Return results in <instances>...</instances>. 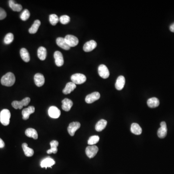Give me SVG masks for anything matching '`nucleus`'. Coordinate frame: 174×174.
<instances>
[{
	"label": "nucleus",
	"mask_w": 174,
	"mask_h": 174,
	"mask_svg": "<svg viewBox=\"0 0 174 174\" xmlns=\"http://www.w3.org/2000/svg\"><path fill=\"white\" fill-rule=\"evenodd\" d=\"M15 81V76L14 74L9 72L2 78L1 82L4 86L11 87L14 84Z\"/></svg>",
	"instance_id": "nucleus-1"
},
{
	"label": "nucleus",
	"mask_w": 174,
	"mask_h": 174,
	"mask_svg": "<svg viewBox=\"0 0 174 174\" xmlns=\"http://www.w3.org/2000/svg\"><path fill=\"white\" fill-rule=\"evenodd\" d=\"M10 117L11 113L9 110L4 109L0 113V121L4 126L9 125Z\"/></svg>",
	"instance_id": "nucleus-2"
},
{
	"label": "nucleus",
	"mask_w": 174,
	"mask_h": 174,
	"mask_svg": "<svg viewBox=\"0 0 174 174\" xmlns=\"http://www.w3.org/2000/svg\"><path fill=\"white\" fill-rule=\"evenodd\" d=\"M31 101V99L29 97H26L24 98L23 100L20 101H14L12 103V106L16 110L19 109L21 110L23 108L24 106H27L29 104Z\"/></svg>",
	"instance_id": "nucleus-3"
},
{
	"label": "nucleus",
	"mask_w": 174,
	"mask_h": 174,
	"mask_svg": "<svg viewBox=\"0 0 174 174\" xmlns=\"http://www.w3.org/2000/svg\"><path fill=\"white\" fill-rule=\"evenodd\" d=\"M71 79L72 82L76 84H82L86 81L87 78L84 75L82 74H75L71 76Z\"/></svg>",
	"instance_id": "nucleus-4"
},
{
	"label": "nucleus",
	"mask_w": 174,
	"mask_h": 174,
	"mask_svg": "<svg viewBox=\"0 0 174 174\" xmlns=\"http://www.w3.org/2000/svg\"><path fill=\"white\" fill-rule=\"evenodd\" d=\"M65 41L70 47H74L78 45V39L77 37L72 35H67L64 38Z\"/></svg>",
	"instance_id": "nucleus-5"
},
{
	"label": "nucleus",
	"mask_w": 174,
	"mask_h": 174,
	"mask_svg": "<svg viewBox=\"0 0 174 174\" xmlns=\"http://www.w3.org/2000/svg\"><path fill=\"white\" fill-rule=\"evenodd\" d=\"M98 151V148L95 145L87 147L86 148V153L89 158H92L96 155Z\"/></svg>",
	"instance_id": "nucleus-6"
},
{
	"label": "nucleus",
	"mask_w": 174,
	"mask_h": 174,
	"mask_svg": "<svg viewBox=\"0 0 174 174\" xmlns=\"http://www.w3.org/2000/svg\"><path fill=\"white\" fill-rule=\"evenodd\" d=\"M160 125L161 127L158 130V136L160 138H164L167 135V126L165 121H162L160 124Z\"/></svg>",
	"instance_id": "nucleus-7"
},
{
	"label": "nucleus",
	"mask_w": 174,
	"mask_h": 174,
	"mask_svg": "<svg viewBox=\"0 0 174 174\" xmlns=\"http://www.w3.org/2000/svg\"><path fill=\"white\" fill-rule=\"evenodd\" d=\"M81 125L78 122H71L69 125L67 129L68 132L71 136H74L75 132L80 127Z\"/></svg>",
	"instance_id": "nucleus-8"
},
{
	"label": "nucleus",
	"mask_w": 174,
	"mask_h": 174,
	"mask_svg": "<svg viewBox=\"0 0 174 174\" xmlns=\"http://www.w3.org/2000/svg\"><path fill=\"white\" fill-rule=\"evenodd\" d=\"M98 73L100 77L106 79L110 76V72L107 67L104 64L100 65L98 67Z\"/></svg>",
	"instance_id": "nucleus-9"
},
{
	"label": "nucleus",
	"mask_w": 174,
	"mask_h": 174,
	"mask_svg": "<svg viewBox=\"0 0 174 174\" xmlns=\"http://www.w3.org/2000/svg\"><path fill=\"white\" fill-rule=\"evenodd\" d=\"M100 98V93L98 92H94L86 96L85 101L88 104H92L97 100H99Z\"/></svg>",
	"instance_id": "nucleus-10"
},
{
	"label": "nucleus",
	"mask_w": 174,
	"mask_h": 174,
	"mask_svg": "<svg viewBox=\"0 0 174 174\" xmlns=\"http://www.w3.org/2000/svg\"><path fill=\"white\" fill-rule=\"evenodd\" d=\"M48 115L51 118L53 119H57L59 118L61 115V111L59 108L55 106H52L48 109Z\"/></svg>",
	"instance_id": "nucleus-11"
},
{
	"label": "nucleus",
	"mask_w": 174,
	"mask_h": 174,
	"mask_svg": "<svg viewBox=\"0 0 174 174\" xmlns=\"http://www.w3.org/2000/svg\"><path fill=\"white\" fill-rule=\"evenodd\" d=\"M54 57L55 60V64L58 67L62 66L64 64V60L62 53L60 51H56L54 53Z\"/></svg>",
	"instance_id": "nucleus-12"
},
{
	"label": "nucleus",
	"mask_w": 174,
	"mask_h": 174,
	"mask_svg": "<svg viewBox=\"0 0 174 174\" xmlns=\"http://www.w3.org/2000/svg\"><path fill=\"white\" fill-rule=\"evenodd\" d=\"M97 47V43L94 40H91L87 42L83 46V50L86 52H90L93 50Z\"/></svg>",
	"instance_id": "nucleus-13"
},
{
	"label": "nucleus",
	"mask_w": 174,
	"mask_h": 174,
	"mask_svg": "<svg viewBox=\"0 0 174 174\" xmlns=\"http://www.w3.org/2000/svg\"><path fill=\"white\" fill-rule=\"evenodd\" d=\"M35 111V108L33 106H30L28 108L23 110L22 111L23 119L24 120H27L29 118L30 115L34 113Z\"/></svg>",
	"instance_id": "nucleus-14"
},
{
	"label": "nucleus",
	"mask_w": 174,
	"mask_h": 174,
	"mask_svg": "<svg viewBox=\"0 0 174 174\" xmlns=\"http://www.w3.org/2000/svg\"><path fill=\"white\" fill-rule=\"evenodd\" d=\"M34 82L37 87H42L45 83V78L40 73L35 74L34 77Z\"/></svg>",
	"instance_id": "nucleus-15"
},
{
	"label": "nucleus",
	"mask_w": 174,
	"mask_h": 174,
	"mask_svg": "<svg viewBox=\"0 0 174 174\" xmlns=\"http://www.w3.org/2000/svg\"><path fill=\"white\" fill-rule=\"evenodd\" d=\"M55 162L53 159L51 158L47 157L43 160L40 165H41V167L42 168L45 167L47 169V167H52V166L55 165Z\"/></svg>",
	"instance_id": "nucleus-16"
},
{
	"label": "nucleus",
	"mask_w": 174,
	"mask_h": 174,
	"mask_svg": "<svg viewBox=\"0 0 174 174\" xmlns=\"http://www.w3.org/2000/svg\"><path fill=\"white\" fill-rule=\"evenodd\" d=\"M125 83V79L124 77L122 75L119 76L117 79L116 82V89L117 90L120 91L124 88Z\"/></svg>",
	"instance_id": "nucleus-17"
},
{
	"label": "nucleus",
	"mask_w": 174,
	"mask_h": 174,
	"mask_svg": "<svg viewBox=\"0 0 174 174\" xmlns=\"http://www.w3.org/2000/svg\"><path fill=\"white\" fill-rule=\"evenodd\" d=\"M62 109L65 111H69L73 105L72 100L68 98H65L62 101Z\"/></svg>",
	"instance_id": "nucleus-18"
},
{
	"label": "nucleus",
	"mask_w": 174,
	"mask_h": 174,
	"mask_svg": "<svg viewBox=\"0 0 174 174\" xmlns=\"http://www.w3.org/2000/svg\"><path fill=\"white\" fill-rule=\"evenodd\" d=\"M56 43L59 47L65 50H69L70 47L65 40L64 38L58 37L56 39Z\"/></svg>",
	"instance_id": "nucleus-19"
},
{
	"label": "nucleus",
	"mask_w": 174,
	"mask_h": 174,
	"mask_svg": "<svg viewBox=\"0 0 174 174\" xmlns=\"http://www.w3.org/2000/svg\"><path fill=\"white\" fill-rule=\"evenodd\" d=\"M76 87L77 86H76L75 84L74 83L72 82L67 83L64 89H63L62 92L64 94H69L76 88Z\"/></svg>",
	"instance_id": "nucleus-20"
},
{
	"label": "nucleus",
	"mask_w": 174,
	"mask_h": 174,
	"mask_svg": "<svg viewBox=\"0 0 174 174\" xmlns=\"http://www.w3.org/2000/svg\"><path fill=\"white\" fill-rule=\"evenodd\" d=\"M130 131L134 134H136V135H140L142 132V130L138 124L133 123L131 125Z\"/></svg>",
	"instance_id": "nucleus-21"
},
{
	"label": "nucleus",
	"mask_w": 174,
	"mask_h": 174,
	"mask_svg": "<svg viewBox=\"0 0 174 174\" xmlns=\"http://www.w3.org/2000/svg\"><path fill=\"white\" fill-rule=\"evenodd\" d=\"M50 145L51 146V148L50 149H48L47 151V153L48 154H51V153H56L58 151V145H59V142L58 141L56 140H53V141H51L50 143Z\"/></svg>",
	"instance_id": "nucleus-22"
},
{
	"label": "nucleus",
	"mask_w": 174,
	"mask_h": 174,
	"mask_svg": "<svg viewBox=\"0 0 174 174\" xmlns=\"http://www.w3.org/2000/svg\"><path fill=\"white\" fill-rule=\"evenodd\" d=\"M147 104L150 108H155L160 105V101L157 98H151L148 100Z\"/></svg>",
	"instance_id": "nucleus-23"
},
{
	"label": "nucleus",
	"mask_w": 174,
	"mask_h": 174,
	"mask_svg": "<svg viewBox=\"0 0 174 174\" xmlns=\"http://www.w3.org/2000/svg\"><path fill=\"white\" fill-rule=\"evenodd\" d=\"M38 57L40 60L44 61L47 57V50L45 47H41L38 49Z\"/></svg>",
	"instance_id": "nucleus-24"
},
{
	"label": "nucleus",
	"mask_w": 174,
	"mask_h": 174,
	"mask_svg": "<svg viewBox=\"0 0 174 174\" xmlns=\"http://www.w3.org/2000/svg\"><path fill=\"white\" fill-rule=\"evenodd\" d=\"M22 147L23 149L25 155L27 157H32L34 154V151L32 148H30L28 146V144L26 143L23 144Z\"/></svg>",
	"instance_id": "nucleus-25"
},
{
	"label": "nucleus",
	"mask_w": 174,
	"mask_h": 174,
	"mask_svg": "<svg viewBox=\"0 0 174 174\" xmlns=\"http://www.w3.org/2000/svg\"><path fill=\"white\" fill-rule=\"evenodd\" d=\"M20 56L25 62H28L30 60V56L28 51L26 48H22L20 50Z\"/></svg>",
	"instance_id": "nucleus-26"
},
{
	"label": "nucleus",
	"mask_w": 174,
	"mask_h": 174,
	"mask_svg": "<svg viewBox=\"0 0 174 174\" xmlns=\"http://www.w3.org/2000/svg\"><path fill=\"white\" fill-rule=\"evenodd\" d=\"M25 134L29 137H32L34 139H37L38 138L37 132L33 128L27 129L25 131Z\"/></svg>",
	"instance_id": "nucleus-27"
},
{
	"label": "nucleus",
	"mask_w": 174,
	"mask_h": 174,
	"mask_svg": "<svg viewBox=\"0 0 174 174\" xmlns=\"http://www.w3.org/2000/svg\"><path fill=\"white\" fill-rule=\"evenodd\" d=\"M107 125V121L105 120H101L97 123L96 125V130L97 132H101L105 128Z\"/></svg>",
	"instance_id": "nucleus-28"
},
{
	"label": "nucleus",
	"mask_w": 174,
	"mask_h": 174,
	"mask_svg": "<svg viewBox=\"0 0 174 174\" xmlns=\"http://www.w3.org/2000/svg\"><path fill=\"white\" fill-rule=\"evenodd\" d=\"M40 25H41V22L40 20H35L32 27L29 30V32L31 34H34L36 33L37 32Z\"/></svg>",
	"instance_id": "nucleus-29"
},
{
	"label": "nucleus",
	"mask_w": 174,
	"mask_h": 174,
	"mask_svg": "<svg viewBox=\"0 0 174 174\" xmlns=\"http://www.w3.org/2000/svg\"><path fill=\"white\" fill-rule=\"evenodd\" d=\"M9 5L10 7L14 11H16V12H20L23 9V6H21V5L19 4H17L15 3L14 1L10 0L9 1Z\"/></svg>",
	"instance_id": "nucleus-30"
},
{
	"label": "nucleus",
	"mask_w": 174,
	"mask_h": 174,
	"mask_svg": "<svg viewBox=\"0 0 174 174\" xmlns=\"http://www.w3.org/2000/svg\"><path fill=\"white\" fill-rule=\"evenodd\" d=\"M100 138L98 135H93L90 137L88 141V144L89 145H94L99 142Z\"/></svg>",
	"instance_id": "nucleus-31"
},
{
	"label": "nucleus",
	"mask_w": 174,
	"mask_h": 174,
	"mask_svg": "<svg viewBox=\"0 0 174 174\" xmlns=\"http://www.w3.org/2000/svg\"><path fill=\"white\" fill-rule=\"evenodd\" d=\"M14 40V35L12 33H9L6 34L4 39V43L6 45H9L13 42Z\"/></svg>",
	"instance_id": "nucleus-32"
},
{
	"label": "nucleus",
	"mask_w": 174,
	"mask_h": 174,
	"mask_svg": "<svg viewBox=\"0 0 174 174\" xmlns=\"http://www.w3.org/2000/svg\"><path fill=\"white\" fill-rule=\"evenodd\" d=\"M59 19L58 16L56 14H51L50 16V21L51 25L55 26L58 23Z\"/></svg>",
	"instance_id": "nucleus-33"
},
{
	"label": "nucleus",
	"mask_w": 174,
	"mask_h": 174,
	"mask_svg": "<svg viewBox=\"0 0 174 174\" xmlns=\"http://www.w3.org/2000/svg\"><path fill=\"white\" fill-rule=\"evenodd\" d=\"M30 13L28 9H25L23 11V12L21 13L20 19L23 21H26L30 18Z\"/></svg>",
	"instance_id": "nucleus-34"
},
{
	"label": "nucleus",
	"mask_w": 174,
	"mask_h": 174,
	"mask_svg": "<svg viewBox=\"0 0 174 174\" xmlns=\"http://www.w3.org/2000/svg\"><path fill=\"white\" fill-rule=\"evenodd\" d=\"M59 20L60 21L61 23L62 24H67L68 23L70 20V18L68 16L63 15L61 16V17L60 18Z\"/></svg>",
	"instance_id": "nucleus-35"
},
{
	"label": "nucleus",
	"mask_w": 174,
	"mask_h": 174,
	"mask_svg": "<svg viewBox=\"0 0 174 174\" xmlns=\"http://www.w3.org/2000/svg\"><path fill=\"white\" fill-rule=\"evenodd\" d=\"M6 13L5 10L0 7V20H2L6 18Z\"/></svg>",
	"instance_id": "nucleus-36"
},
{
	"label": "nucleus",
	"mask_w": 174,
	"mask_h": 174,
	"mask_svg": "<svg viewBox=\"0 0 174 174\" xmlns=\"http://www.w3.org/2000/svg\"><path fill=\"white\" fill-rule=\"evenodd\" d=\"M5 144L4 141L0 138V148H3L5 147Z\"/></svg>",
	"instance_id": "nucleus-37"
},
{
	"label": "nucleus",
	"mask_w": 174,
	"mask_h": 174,
	"mask_svg": "<svg viewBox=\"0 0 174 174\" xmlns=\"http://www.w3.org/2000/svg\"><path fill=\"white\" fill-rule=\"evenodd\" d=\"M170 30L171 32L174 33V23L170 26Z\"/></svg>",
	"instance_id": "nucleus-38"
}]
</instances>
